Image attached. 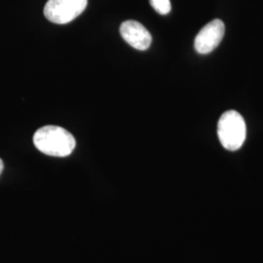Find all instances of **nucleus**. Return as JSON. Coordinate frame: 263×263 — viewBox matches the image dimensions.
Here are the masks:
<instances>
[{
	"mask_svg": "<svg viewBox=\"0 0 263 263\" xmlns=\"http://www.w3.org/2000/svg\"><path fill=\"white\" fill-rule=\"evenodd\" d=\"M152 8L160 15H167L171 12L172 6L170 0H149Z\"/></svg>",
	"mask_w": 263,
	"mask_h": 263,
	"instance_id": "obj_6",
	"label": "nucleus"
},
{
	"mask_svg": "<svg viewBox=\"0 0 263 263\" xmlns=\"http://www.w3.org/2000/svg\"><path fill=\"white\" fill-rule=\"evenodd\" d=\"M217 134L221 145L226 149H240L247 136V127L243 116L235 110L223 113L217 124Z\"/></svg>",
	"mask_w": 263,
	"mask_h": 263,
	"instance_id": "obj_2",
	"label": "nucleus"
},
{
	"mask_svg": "<svg viewBox=\"0 0 263 263\" xmlns=\"http://www.w3.org/2000/svg\"><path fill=\"white\" fill-rule=\"evenodd\" d=\"M33 143L38 151L49 156L66 157L76 146L74 137L58 126H45L35 132Z\"/></svg>",
	"mask_w": 263,
	"mask_h": 263,
	"instance_id": "obj_1",
	"label": "nucleus"
},
{
	"mask_svg": "<svg viewBox=\"0 0 263 263\" xmlns=\"http://www.w3.org/2000/svg\"><path fill=\"white\" fill-rule=\"evenodd\" d=\"M226 33V26L221 20L216 19L202 28L194 41V47L199 54L206 55L213 52Z\"/></svg>",
	"mask_w": 263,
	"mask_h": 263,
	"instance_id": "obj_4",
	"label": "nucleus"
},
{
	"mask_svg": "<svg viewBox=\"0 0 263 263\" xmlns=\"http://www.w3.org/2000/svg\"><path fill=\"white\" fill-rule=\"evenodd\" d=\"M3 169H4V164H3V161L0 159V175L2 174V172H3Z\"/></svg>",
	"mask_w": 263,
	"mask_h": 263,
	"instance_id": "obj_7",
	"label": "nucleus"
},
{
	"mask_svg": "<svg viewBox=\"0 0 263 263\" xmlns=\"http://www.w3.org/2000/svg\"><path fill=\"white\" fill-rule=\"evenodd\" d=\"M120 33L129 45L140 51L147 50L152 42L151 32L137 21L124 22L120 27Z\"/></svg>",
	"mask_w": 263,
	"mask_h": 263,
	"instance_id": "obj_5",
	"label": "nucleus"
},
{
	"mask_svg": "<svg viewBox=\"0 0 263 263\" xmlns=\"http://www.w3.org/2000/svg\"><path fill=\"white\" fill-rule=\"evenodd\" d=\"M88 0H48L44 15L50 22L66 25L83 13Z\"/></svg>",
	"mask_w": 263,
	"mask_h": 263,
	"instance_id": "obj_3",
	"label": "nucleus"
}]
</instances>
